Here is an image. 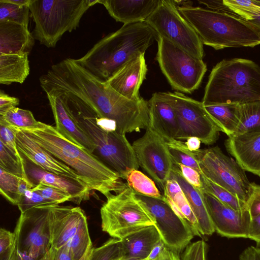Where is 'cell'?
Instances as JSON below:
<instances>
[{
    "label": "cell",
    "instance_id": "cell-1",
    "mask_svg": "<svg viewBox=\"0 0 260 260\" xmlns=\"http://www.w3.org/2000/svg\"><path fill=\"white\" fill-rule=\"evenodd\" d=\"M20 129L74 170L90 190L98 191L107 197L112 192L117 193L128 187L119 175L95 154L66 138L55 126L39 121L35 128Z\"/></svg>",
    "mask_w": 260,
    "mask_h": 260
},
{
    "label": "cell",
    "instance_id": "cell-2",
    "mask_svg": "<svg viewBox=\"0 0 260 260\" xmlns=\"http://www.w3.org/2000/svg\"><path fill=\"white\" fill-rule=\"evenodd\" d=\"M158 37L146 22L124 24L101 39L84 56L74 60L98 80L107 82L129 60L145 54Z\"/></svg>",
    "mask_w": 260,
    "mask_h": 260
},
{
    "label": "cell",
    "instance_id": "cell-3",
    "mask_svg": "<svg viewBox=\"0 0 260 260\" xmlns=\"http://www.w3.org/2000/svg\"><path fill=\"white\" fill-rule=\"evenodd\" d=\"M51 95L60 96L77 124L96 146L95 155L122 179L138 170V160L125 135L102 127L97 122L95 111L77 96L68 93Z\"/></svg>",
    "mask_w": 260,
    "mask_h": 260
},
{
    "label": "cell",
    "instance_id": "cell-4",
    "mask_svg": "<svg viewBox=\"0 0 260 260\" xmlns=\"http://www.w3.org/2000/svg\"><path fill=\"white\" fill-rule=\"evenodd\" d=\"M178 9L203 44L215 50L260 45V29L238 15L192 6Z\"/></svg>",
    "mask_w": 260,
    "mask_h": 260
},
{
    "label": "cell",
    "instance_id": "cell-5",
    "mask_svg": "<svg viewBox=\"0 0 260 260\" xmlns=\"http://www.w3.org/2000/svg\"><path fill=\"white\" fill-rule=\"evenodd\" d=\"M260 101V66L253 60L224 59L212 69L205 88L204 105L243 104Z\"/></svg>",
    "mask_w": 260,
    "mask_h": 260
},
{
    "label": "cell",
    "instance_id": "cell-6",
    "mask_svg": "<svg viewBox=\"0 0 260 260\" xmlns=\"http://www.w3.org/2000/svg\"><path fill=\"white\" fill-rule=\"evenodd\" d=\"M98 0H31L28 6L35 23L34 37L48 48H54L66 32L78 26L87 10Z\"/></svg>",
    "mask_w": 260,
    "mask_h": 260
},
{
    "label": "cell",
    "instance_id": "cell-7",
    "mask_svg": "<svg viewBox=\"0 0 260 260\" xmlns=\"http://www.w3.org/2000/svg\"><path fill=\"white\" fill-rule=\"evenodd\" d=\"M100 210L102 229L114 238L122 239L154 223L136 193L128 186L111 193Z\"/></svg>",
    "mask_w": 260,
    "mask_h": 260
},
{
    "label": "cell",
    "instance_id": "cell-8",
    "mask_svg": "<svg viewBox=\"0 0 260 260\" xmlns=\"http://www.w3.org/2000/svg\"><path fill=\"white\" fill-rule=\"evenodd\" d=\"M157 42L156 59L172 88L177 92L186 93L198 89L207 69L203 59L159 36Z\"/></svg>",
    "mask_w": 260,
    "mask_h": 260
},
{
    "label": "cell",
    "instance_id": "cell-9",
    "mask_svg": "<svg viewBox=\"0 0 260 260\" xmlns=\"http://www.w3.org/2000/svg\"><path fill=\"white\" fill-rule=\"evenodd\" d=\"M192 152L203 175L248 203L253 193V182L249 181L236 160L223 153L218 146Z\"/></svg>",
    "mask_w": 260,
    "mask_h": 260
},
{
    "label": "cell",
    "instance_id": "cell-10",
    "mask_svg": "<svg viewBox=\"0 0 260 260\" xmlns=\"http://www.w3.org/2000/svg\"><path fill=\"white\" fill-rule=\"evenodd\" d=\"M164 94L176 115L178 132L176 139L181 140L194 137L207 145L216 142L220 129L202 102L177 91Z\"/></svg>",
    "mask_w": 260,
    "mask_h": 260
},
{
    "label": "cell",
    "instance_id": "cell-11",
    "mask_svg": "<svg viewBox=\"0 0 260 260\" xmlns=\"http://www.w3.org/2000/svg\"><path fill=\"white\" fill-rule=\"evenodd\" d=\"M145 22L158 36L203 59V44L193 27L179 12L174 1L161 0Z\"/></svg>",
    "mask_w": 260,
    "mask_h": 260
},
{
    "label": "cell",
    "instance_id": "cell-12",
    "mask_svg": "<svg viewBox=\"0 0 260 260\" xmlns=\"http://www.w3.org/2000/svg\"><path fill=\"white\" fill-rule=\"evenodd\" d=\"M139 166L164 191L174 163L163 137L150 124L145 134L132 144Z\"/></svg>",
    "mask_w": 260,
    "mask_h": 260
},
{
    "label": "cell",
    "instance_id": "cell-13",
    "mask_svg": "<svg viewBox=\"0 0 260 260\" xmlns=\"http://www.w3.org/2000/svg\"><path fill=\"white\" fill-rule=\"evenodd\" d=\"M136 195L148 212L165 244L180 254L194 236L191 228L165 200L136 193Z\"/></svg>",
    "mask_w": 260,
    "mask_h": 260
},
{
    "label": "cell",
    "instance_id": "cell-14",
    "mask_svg": "<svg viewBox=\"0 0 260 260\" xmlns=\"http://www.w3.org/2000/svg\"><path fill=\"white\" fill-rule=\"evenodd\" d=\"M48 205L21 213L14 232L18 250L40 260L51 247Z\"/></svg>",
    "mask_w": 260,
    "mask_h": 260
},
{
    "label": "cell",
    "instance_id": "cell-15",
    "mask_svg": "<svg viewBox=\"0 0 260 260\" xmlns=\"http://www.w3.org/2000/svg\"><path fill=\"white\" fill-rule=\"evenodd\" d=\"M215 231L228 238H248L251 218L248 209L237 210L200 189Z\"/></svg>",
    "mask_w": 260,
    "mask_h": 260
},
{
    "label": "cell",
    "instance_id": "cell-16",
    "mask_svg": "<svg viewBox=\"0 0 260 260\" xmlns=\"http://www.w3.org/2000/svg\"><path fill=\"white\" fill-rule=\"evenodd\" d=\"M48 220L51 247L58 249L67 245L81 228L87 223L80 207L48 205Z\"/></svg>",
    "mask_w": 260,
    "mask_h": 260
},
{
    "label": "cell",
    "instance_id": "cell-17",
    "mask_svg": "<svg viewBox=\"0 0 260 260\" xmlns=\"http://www.w3.org/2000/svg\"><path fill=\"white\" fill-rule=\"evenodd\" d=\"M21 156L26 179L34 187L43 184L59 189L70 194L72 202L77 204L89 200L91 190L81 181L47 172Z\"/></svg>",
    "mask_w": 260,
    "mask_h": 260
},
{
    "label": "cell",
    "instance_id": "cell-18",
    "mask_svg": "<svg viewBox=\"0 0 260 260\" xmlns=\"http://www.w3.org/2000/svg\"><path fill=\"white\" fill-rule=\"evenodd\" d=\"M14 128L17 149L22 156L47 172L81 181L74 170L44 149L25 132Z\"/></svg>",
    "mask_w": 260,
    "mask_h": 260
},
{
    "label": "cell",
    "instance_id": "cell-19",
    "mask_svg": "<svg viewBox=\"0 0 260 260\" xmlns=\"http://www.w3.org/2000/svg\"><path fill=\"white\" fill-rule=\"evenodd\" d=\"M147 72L145 54H141L129 60L107 82L121 95L138 101L142 98L139 95V89Z\"/></svg>",
    "mask_w": 260,
    "mask_h": 260
},
{
    "label": "cell",
    "instance_id": "cell-20",
    "mask_svg": "<svg viewBox=\"0 0 260 260\" xmlns=\"http://www.w3.org/2000/svg\"><path fill=\"white\" fill-rule=\"evenodd\" d=\"M224 144L228 152L245 171L260 177V132L228 137Z\"/></svg>",
    "mask_w": 260,
    "mask_h": 260
},
{
    "label": "cell",
    "instance_id": "cell-21",
    "mask_svg": "<svg viewBox=\"0 0 260 260\" xmlns=\"http://www.w3.org/2000/svg\"><path fill=\"white\" fill-rule=\"evenodd\" d=\"M47 96L57 131L69 140L94 154L96 146L77 124L60 96Z\"/></svg>",
    "mask_w": 260,
    "mask_h": 260
},
{
    "label": "cell",
    "instance_id": "cell-22",
    "mask_svg": "<svg viewBox=\"0 0 260 260\" xmlns=\"http://www.w3.org/2000/svg\"><path fill=\"white\" fill-rule=\"evenodd\" d=\"M161 0H98L117 22L126 24L145 22Z\"/></svg>",
    "mask_w": 260,
    "mask_h": 260
},
{
    "label": "cell",
    "instance_id": "cell-23",
    "mask_svg": "<svg viewBox=\"0 0 260 260\" xmlns=\"http://www.w3.org/2000/svg\"><path fill=\"white\" fill-rule=\"evenodd\" d=\"M149 124L165 139H176L178 123L175 111L164 92L154 93L149 101Z\"/></svg>",
    "mask_w": 260,
    "mask_h": 260
},
{
    "label": "cell",
    "instance_id": "cell-24",
    "mask_svg": "<svg viewBox=\"0 0 260 260\" xmlns=\"http://www.w3.org/2000/svg\"><path fill=\"white\" fill-rule=\"evenodd\" d=\"M35 39L28 27L12 21L0 22V53L29 55Z\"/></svg>",
    "mask_w": 260,
    "mask_h": 260
},
{
    "label": "cell",
    "instance_id": "cell-25",
    "mask_svg": "<svg viewBox=\"0 0 260 260\" xmlns=\"http://www.w3.org/2000/svg\"><path fill=\"white\" fill-rule=\"evenodd\" d=\"M123 255L122 258L145 260L154 246L161 240L154 225L144 227L122 239Z\"/></svg>",
    "mask_w": 260,
    "mask_h": 260
},
{
    "label": "cell",
    "instance_id": "cell-26",
    "mask_svg": "<svg viewBox=\"0 0 260 260\" xmlns=\"http://www.w3.org/2000/svg\"><path fill=\"white\" fill-rule=\"evenodd\" d=\"M170 178L176 180L183 190L197 219L201 235L202 236L212 235L215 231L201 190L186 181L179 169L175 164Z\"/></svg>",
    "mask_w": 260,
    "mask_h": 260
},
{
    "label": "cell",
    "instance_id": "cell-27",
    "mask_svg": "<svg viewBox=\"0 0 260 260\" xmlns=\"http://www.w3.org/2000/svg\"><path fill=\"white\" fill-rule=\"evenodd\" d=\"M164 200L174 212L191 228L194 236L201 237L197 219L179 183L172 178L166 182L163 191Z\"/></svg>",
    "mask_w": 260,
    "mask_h": 260
},
{
    "label": "cell",
    "instance_id": "cell-28",
    "mask_svg": "<svg viewBox=\"0 0 260 260\" xmlns=\"http://www.w3.org/2000/svg\"><path fill=\"white\" fill-rule=\"evenodd\" d=\"M28 55L0 53V83H23L29 74Z\"/></svg>",
    "mask_w": 260,
    "mask_h": 260
},
{
    "label": "cell",
    "instance_id": "cell-29",
    "mask_svg": "<svg viewBox=\"0 0 260 260\" xmlns=\"http://www.w3.org/2000/svg\"><path fill=\"white\" fill-rule=\"evenodd\" d=\"M204 106L221 132L228 137L235 134L239 123L240 105L229 104Z\"/></svg>",
    "mask_w": 260,
    "mask_h": 260
},
{
    "label": "cell",
    "instance_id": "cell-30",
    "mask_svg": "<svg viewBox=\"0 0 260 260\" xmlns=\"http://www.w3.org/2000/svg\"><path fill=\"white\" fill-rule=\"evenodd\" d=\"M255 132H260V101L240 105L239 123L234 135Z\"/></svg>",
    "mask_w": 260,
    "mask_h": 260
},
{
    "label": "cell",
    "instance_id": "cell-31",
    "mask_svg": "<svg viewBox=\"0 0 260 260\" xmlns=\"http://www.w3.org/2000/svg\"><path fill=\"white\" fill-rule=\"evenodd\" d=\"M125 180L128 186L135 193L144 196L164 200L154 182L144 173L138 170L131 171L127 175Z\"/></svg>",
    "mask_w": 260,
    "mask_h": 260
},
{
    "label": "cell",
    "instance_id": "cell-32",
    "mask_svg": "<svg viewBox=\"0 0 260 260\" xmlns=\"http://www.w3.org/2000/svg\"><path fill=\"white\" fill-rule=\"evenodd\" d=\"M202 190L210 193L221 202L237 210L248 209L247 204L228 190L201 175Z\"/></svg>",
    "mask_w": 260,
    "mask_h": 260
},
{
    "label": "cell",
    "instance_id": "cell-33",
    "mask_svg": "<svg viewBox=\"0 0 260 260\" xmlns=\"http://www.w3.org/2000/svg\"><path fill=\"white\" fill-rule=\"evenodd\" d=\"M165 140L174 164H180L191 167L201 175L202 174L193 152L187 148L185 142L174 138H167Z\"/></svg>",
    "mask_w": 260,
    "mask_h": 260
},
{
    "label": "cell",
    "instance_id": "cell-34",
    "mask_svg": "<svg viewBox=\"0 0 260 260\" xmlns=\"http://www.w3.org/2000/svg\"><path fill=\"white\" fill-rule=\"evenodd\" d=\"M0 118L9 124L20 129L35 128L39 123L31 111L17 107L0 111Z\"/></svg>",
    "mask_w": 260,
    "mask_h": 260
},
{
    "label": "cell",
    "instance_id": "cell-35",
    "mask_svg": "<svg viewBox=\"0 0 260 260\" xmlns=\"http://www.w3.org/2000/svg\"><path fill=\"white\" fill-rule=\"evenodd\" d=\"M29 12L28 6H20L0 0V22L12 21L28 27Z\"/></svg>",
    "mask_w": 260,
    "mask_h": 260
},
{
    "label": "cell",
    "instance_id": "cell-36",
    "mask_svg": "<svg viewBox=\"0 0 260 260\" xmlns=\"http://www.w3.org/2000/svg\"><path fill=\"white\" fill-rule=\"evenodd\" d=\"M123 255L121 240L113 238L102 246L93 247L89 260H120Z\"/></svg>",
    "mask_w": 260,
    "mask_h": 260
},
{
    "label": "cell",
    "instance_id": "cell-37",
    "mask_svg": "<svg viewBox=\"0 0 260 260\" xmlns=\"http://www.w3.org/2000/svg\"><path fill=\"white\" fill-rule=\"evenodd\" d=\"M21 178L0 168V192L8 201L16 205L19 201V185Z\"/></svg>",
    "mask_w": 260,
    "mask_h": 260
},
{
    "label": "cell",
    "instance_id": "cell-38",
    "mask_svg": "<svg viewBox=\"0 0 260 260\" xmlns=\"http://www.w3.org/2000/svg\"><path fill=\"white\" fill-rule=\"evenodd\" d=\"M0 168L20 178L26 179L22 158L18 157L2 141H0Z\"/></svg>",
    "mask_w": 260,
    "mask_h": 260
},
{
    "label": "cell",
    "instance_id": "cell-39",
    "mask_svg": "<svg viewBox=\"0 0 260 260\" xmlns=\"http://www.w3.org/2000/svg\"><path fill=\"white\" fill-rule=\"evenodd\" d=\"M223 2L235 14L246 21L251 16L260 11V1L223 0Z\"/></svg>",
    "mask_w": 260,
    "mask_h": 260
},
{
    "label": "cell",
    "instance_id": "cell-40",
    "mask_svg": "<svg viewBox=\"0 0 260 260\" xmlns=\"http://www.w3.org/2000/svg\"><path fill=\"white\" fill-rule=\"evenodd\" d=\"M51 202L44 199L37 191L33 188L26 190L20 197L17 206L21 213H23L34 207L52 205Z\"/></svg>",
    "mask_w": 260,
    "mask_h": 260
},
{
    "label": "cell",
    "instance_id": "cell-41",
    "mask_svg": "<svg viewBox=\"0 0 260 260\" xmlns=\"http://www.w3.org/2000/svg\"><path fill=\"white\" fill-rule=\"evenodd\" d=\"M45 199L54 205H57L67 201H72V198L69 193L52 187L43 184H39L33 188Z\"/></svg>",
    "mask_w": 260,
    "mask_h": 260
},
{
    "label": "cell",
    "instance_id": "cell-42",
    "mask_svg": "<svg viewBox=\"0 0 260 260\" xmlns=\"http://www.w3.org/2000/svg\"><path fill=\"white\" fill-rule=\"evenodd\" d=\"M16 131L14 126L9 124L5 120L0 118V141L18 157H22L16 144Z\"/></svg>",
    "mask_w": 260,
    "mask_h": 260
},
{
    "label": "cell",
    "instance_id": "cell-43",
    "mask_svg": "<svg viewBox=\"0 0 260 260\" xmlns=\"http://www.w3.org/2000/svg\"><path fill=\"white\" fill-rule=\"evenodd\" d=\"M207 249L203 240L189 243L182 253L180 260H206Z\"/></svg>",
    "mask_w": 260,
    "mask_h": 260
},
{
    "label": "cell",
    "instance_id": "cell-44",
    "mask_svg": "<svg viewBox=\"0 0 260 260\" xmlns=\"http://www.w3.org/2000/svg\"><path fill=\"white\" fill-rule=\"evenodd\" d=\"M16 246V235L5 229L0 230L1 260H8Z\"/></svg>",
    "mask_w": 260,
    "mask_h": 260
},
{
    "label": "cell",
    "instance_id": "cell-45",
    "mask_svg": "<svg viewBox=\"0 0 260 260\" xmlns=\"http://www.w3.org/2000/svg\"><path fill=\"white\" fill-rule=\"evenodd\" d=\"M179 169L182 176L192 186L198 189H202L201 174L195 169L180 164H174Z\"/></svg>",
    "mask_w": 260,
    "mask_h": 260
},
{
    "label": "cell",
    "instance_id": "cell-46",
    "mask_svg": "<svg viewBox=\"0 0 260 260\" xmlns=\"http://www.w3.org/2000/svg\"><path fill=\"white\" fill-rule=\"evenodd\" d=\"M254 191L247 203L251 217L260 214V185L253 182Z\"/></svg>",
    "mask_w": 260,
    "mask_h": 260
},
{
    "label": "cell",
    "instance_id": "cell-47",
    "mask_svg": "<svg viewBox=\"0 0 260 260\" xmlns=\"http://www.w3.org/2000/svg\"><path fill=\"white\" fill-rule=\"evenodd\" d=\"M248 238L256 242L260 247V214L251 217Z\"/></svg>",
    "mask_w": 260,
    "mask_h": 260
},
{
    "label": "cell",
    "instance_id": "cell-48",
    "mask_svg": "<svg viewBox=\"0 0 260 260\" xmlns=\"http://www.w3.org/2000/svg\"><path fill=\"white\" fill-rule=\"evenodd\" d=\"M198 3L200 4L206 6L208 9L222 13H226L235 14L227 6H226L222 1H199Z\"/></svg>",
    "mask_w": 260,
    "mask_h": 260
},
{
    "label": "cell",
    "instance_id": "cell-49",
    "mask_svg": "<svg viewBox=\"0 0 260 260\" xmlns=\"http://www.w3.org/2000/svg\"><path fill=\"white\" fill-rule=\"evenodd\" d=\"M19 104V100L18 98L11 96L2 90L0 91V111L16 107Z\"/></svg>",
    "mask_w": 260,
    "mask_h": 260
},
{
    "label": "cell",
    "instance_id": "cell-50",
    "mask_svg": "<svg viewBox=\"0 0 260 260\" xmlns=\"http://www.w3.org/2000/svg\"><path fill=\"white\" fill-rule=\"evenodd\" d=\"M239 260H260V247L250 246L239 255Z\"/></svg>",
    "mask_w": 260,
    "mask_h": 260
},
{
    "label": "cell",
    "instance_id": "cell-51",
    "mask_svg": "<svg viewBox=\"0 0 260 260\" xmlns=\"http://www.w3.org/2000/svg\"><path fill=\"white\" fill-rule=\"evenodd\" d=\"M170 249L161 239L153 248L147 260H154L159 257L162 254Z\"/></svg>",
    "mask_w": 260,
    "mask_h": 260
},
{
    "label": "cell",
    "instance_id": "cell-52",
    "mask_svg": "<svg viewBox=\"0 0 260 260\" xmlns=\"http://www.w3.org/2000/svg\"><path fill=\"white\" fill-rule=\"evenodd\" d=\"M53 260H75L69 249L66 246L56 249Z\"/></svg>",
    "mask_w": 260,
    "mask_h": 260
},
{
    "label": "cell",
    "instance_id": "cell-53",
    "mask_svg": "<svg viewBox=\"0 0 260 260\" xmlns=\"http://www.w3.org/2000/svg\"><path fill=\"white\" fill-rule=\"evenodd\" d=\"M201 141V140L194 137H191L186 139L185 142L187 148L190 151H196L200 149Z\"/></svg>",
    "mask_w": 260,
    "mask_h": 260
},
{
    "label": "cell",
    "instance_id": "cell-54",
    "mask_svg": "<svg viewBox=\"0 0 260 260\" xmlns=\"http://www.w3.org/2000/svg\"><path fill=\"white\" fill-rule=\"evenodd\" d=\"M154 260H180L179 254L168 249Z\"/></svg>",
    "mask_w": 260,
    "mask_h": 260
},
{
    "label": "cell",
    "instance_id": "cell-55",
    "mask_svg": "<svg viewBox=\"0 0 260 260\" xmlns=\"http://www.w3.org/2000/svg\"><path fill=\"white\" fill-rule=\"evenodd\" d=\"M247 21L260 29V11L252 15Z\"/></svg>",
    "mask_w": 260,
    "mask_h": 260
},
{
    "label": "cell",
    "instance_id": "cell-56",
    "mask_svg": "<svg viewBox=\"0 0 260 260\" xmlns=\"http://www.w3.org/2000/svg\"><path fill=\"white\" fill-rule=\"evenodd\" d=\"M17 247V246H16ZM15 260H37L16 249Z\"/></svg>",
    "mask_w": 260,
    "mask_h": 260
},
{
    "label": "cell",
    "instance_id": "cell-57",
    "mask_svg": "<svg viewBox=\"0 0 260 260\" xmlns=\"http://www.w3.org/2000/svg\"><path fill=\"white\" fill-rule=\"evenodd\" d=\"M56 249L51 247L49 250L40 260H53Z\"/></svg>",
    "mask_w": 260,
    "mask_h": 260
},
{
    "label": "cell",
    "instance_id": "cell-58",
    "mask_svg": "<svg viewBox=\"0 0 260 260\" xmlns=\"http://www.w3.org/2000/svg\"><path fill=\"white\" fill-rule=\"evenodd\" d=\"M10 3L20 6H28L31 0H6Z\"/></svg>",
    "mask_w": 260,
    "mask_h": 260
},
{
    "label": "cell",
    "instance_id": "cell-59",
    "mask_svg": "<svg viewBox=\"0 0 260 260\" xmlns=\"http://www.w3.org/2000/svg\"><path fill=\"white\" fill-rule=\"evenodd\" d=\"M93 248V247L92 246V245H91L80 260H89Z\"/></svg>",
    "mask_w": 260,
    "mask_h": 260
},
{
    "label": "cell",
    "instance_id": "cell-60",
    "mask_svg": "<svg viewBox=\"0 0 260 260\" xmlns=\"http://www.w3.org/2000/svg\"><path fill=\"white\" fill-rule=\"evenodd\" d=\"M16 249H17V247L16 246L15 248L14 249V250L12 252V253H11L10 256L9 257L8 260H15Z\"/></svg>",
    "mask_w": 260,
    "mask_h": 260
},
{
    "label": "cell",
    "instance_id": "cell-61",
    "mask_svg": "<svg viewBox=\"0 0 260 260\" xmlns=\"http://www.w3.org/2000/svg\"><path fill=\"white\" fill-rule=\"evenodd\" d=\"M120 260H135V259H127L122 258L121 257ZM145 260H147V259H145Z\"/></svg>",
    "mask_w": 260,
    "mask_h": 260
}]
</instances>
